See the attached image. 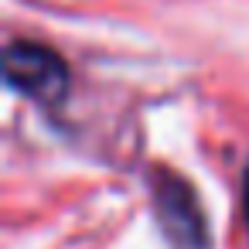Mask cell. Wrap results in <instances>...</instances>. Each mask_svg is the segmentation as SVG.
<instances>
[{
  "mask_svg": "<svg viewBox=\"0 0 249 249\" xmlns=\"http://www.w3.org/2000/svg\"><path fill=\"white\" fill-rule=\"evenodd\" d=\"M4 79L11 89H18L21 96L55 106L65 99L69 92V69L65 62L45 48V45H31V41H14L7 45L4 55Z\"/></svg>",
  "mask_w": 249,
  "mask_h": 249,
  "instance_id": "6da1fadb",
  "label": "cell"
},
{
  "mask_svg": "<svg viewBox=\"0 0 249 249\" xmlns=\"http://www.w3.org/2000/svg\"><path fill=\"white\" fill-rule=\"evenodd\" d=\"M154 208H157V218H160L167 239L178 249H205L208 246L205 215L195 201V191L184 181H178L174 174H160L157 191H154Z\"/></svg>",
  "mask_w": 249,
  "mask_h": 249,
  "instance_id": "7a4b0ae2",
  "label": "cell"
},
{
  "mask_svg": "<svg viewBox=\"0 0 249 249\" xmlns=\"http://www.w3.org/2000/svg\"><path fill=\"white\" fill-rule=\"evenodd\" d=\"M242 212H246V225H249V167H246V178H242Z\"/></svg>",
  "mask_w": 249,
  "mask_h": 249,
  "instance_id": "3957f363",
  "label": "cell"
}]
</instances>
